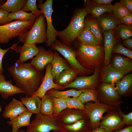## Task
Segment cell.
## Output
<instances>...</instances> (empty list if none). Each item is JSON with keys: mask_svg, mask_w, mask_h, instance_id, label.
Listing matches in <instances>:
<instances>
[{"mask_svg": "<svg viewBox=\"0 0 132 132\" xmlns=\"http://www.w3.org/2000/svg\"><path fill=\"white\" fill-rule=\"evenodd\" d=\"M77 38L81 44L96 46L100 44L89 28L85 25Z\"/></svg>", "mask_w": 132, "mask_h": 132, "instance_id": "obj_26", "label": "cell"}, {"mask_svg": "<svg viewBox=\"0 0 132 132\" xmlns=\"http://www.w3.org/2000/svg\"><path fill=\"white\" fill-rule=\"evenodd\" d=\"M9 13L7 11L0 9V26L5 25L13 22L8 17Z\"/></svg>", "mask_w": 132, "mask_h": 132, "instance_id": "obj_44", "label": "cell"}, {"mask_svg": "<svg viewBox=\"0 0 132 132\" xmlns=\"http://www.w3.org/2000/svg\"><path fill=\"white\" fill-rule=\"evenodd\" d=\"M112 132H132V125L127 126L123 129Z\"/></svg>", "mask_w": 132, "mask_h": 132, "instance_id": "obj_50", "label": "cell"}, {"mask_svg": "<svg viewBox=\"0 0 132 132\" xmlns=\"http://www.w3.org/2000/svg\"><path fill=\"white\" fill-rule=\"evenodd\" d=\"M119 114L121 117L124 123L127 126L132 125V112L127 114H124L121 111L119 106L117 108Z\"/></svg>", "mask_w": 132, "mask_h": 132, "instance_id": "obj_43", "label": "cell"}, {"mask_svg": "<svg viewBox=\"0 0 132 132\" xmlns=\"http://www.w3.org/2000/svg\"><path fill=\"white\" fill-rule=\"evenodd\" d=\"M27 0H8L0 5V9L13 13L21 10Z\"/></svg>", "mask_w": 132, "mask_h": 132, "instance_id": "obj_32", "label": "cell"}, {"mask_svg": "<svg viewBox=\"0 0 132 132\" xmlns=\"http://www.w3.org/2000/svg\"><path fill=\"white\" fill-rule=\"evenodd\" d=\"M8 17L12 21L16 20L21 21L27 22L35 20L36 17V16L32 13L28 12L22 10L15 12L9 13Z\"/></svg>", "mask_w": 132, "mask_h": 132, "instance_id": "obj_33", "label": "cell"}, {"mask_svg": "<svg viewBox=\"0 0 132 132\" xmlns=\"http://www.w3.org/2000/svg\"><path fill=\"white\" fill-rule=\"evenodd\" d=\"M21 10L26 12L30 11L36 17L42 13L37 7L36 0H27L25 5Z\"/></svg>", "mask_w": 132, "mask_h": 132, "instance_id": "obj_39", "label": "cell"}, {"mask_svg": "<svg viewBox=\"0 0 132 132\" xmlns=\"http://www.w3.org/2000/svg\"><path fill=\"white\" fill-rule=\"evenodd\" d=\"M18 132H26V131H25L24 130H19Z\"/></svg>", "mask_w": 132, "mask_h": 132, "instance_id": "obj_53", "label": "cell"}, {"mask_svg": "<svg viewBox=\"0 0 132 132\" xmlns=\"http://www.w3.org/2000/svg\"><path fill=\"white\" fill-rule=\"evenodd\" d=\"M97 92L98 100L101 103L117 108L123 102L114 84L102 83Z\"/></svg>", "mask_w": 132, "mask_h": 132, "instance_id": "obj_10", "label": "cell"}, {"mask_svg": "<svg viewBox=\"0 0 132 132\" xmlns=\"http://www.w3.org/2000/svg\"><path fill=\"white\" fill-rule=\"evenodd\" d=\"M52 65L51 74L54 80L63 71L71 67L56 52L54 53Z\"/></svg>", "mask_w": 132, "mask_h": 132, "instance_id": "obj_22", "label": "cell"}, {"mask_svg": "<svg viewBox=\"0 0 132 132\" xmlns=\"http://www.w3.org/2000/svg\"><path fill=\"white\" fill-rule=\"evenodd\" d=\"M117 110H110L101 120L99 127L108 132H112L123 128L125 125Z\"/></svg>", "mask_w": 132, "mask_h": 132, "instance_id": "obj_11", "label": "cell"}, {"mask_svg": "<svg viewBox=\"0 0 132 132\" xmlns=\"http://www.w3.org/2000/svg\"><path fill=\"white\" fill-rule=\"evenodd\" d=\"M62 129L66 132H90L92 130L87 116L73 124L62 125Z\"/></svg>", "mask_w": 132, "mask_h": 132, "instance_id": "obj_24", "label": "cell"}, {"mask_svg": "<svg viewBox=\"0 0 132 132\" xmlns=\"http://www.w3.org/2000/svg\"><path fill=\"white\" fill-rule=\"evenodd\" d=\"M84 105L92 129L99 127L104 113L110 110H118L116 107L101 103L98 100L94 103L87 102Z\"/></svg>", "mask_w": 132, "mask_h": 132, "instance_id": "obj_8", "label": "cell"}, {"mask_svg": "<svg viewBox=\"0 0 132 132\" xmlns=\"http://www.w3.org/2000/svg\"><path fill=\"white\" fill-rule=\"evenodd\" d=\"M3 1V0H0V4Z\"/></svg>", "mask_w": 132, "mask_h": 132, "instance_id": "obj_55", "label": "cell"}, {"mask_svg": "<svg viewBox=\"0 0 132 132\" xmlns=\"http://www.w3.org/2000/svg\"><path fill=\"white\" fill-rule=\"evenodd\" d=\"M84 8L88 13H89L97 18L106 12H112V5L99 4L91 0H85Z\"/></svg>", "mask_w": 132, "mask_h": 132, "instance_id": "obj_20", "label": "cell"}, {"mask_svg": "<svg viewBox=\"0 0 132 132\" xmlns=\"http://www.w3.org/2000/svg\"><path fill=\"white\" fill-rule=\"evenodd\" d=\"M120 2L131 13H132V0H121Z\"/></svg>", "mask_w": 132, "mask_h": 132, "instance_id": "obj_47", "label": "cell"}, {"mask_svg": "<svg viewBox=\"0 0 132 132\" xmlns=\"http://www.w3.org/2000/svg\"><path fill=\"white\" fill-rule=\"evenodd\" d=\"M54 103L53 115L55 116L64 109L67 108L65 99L53 97Z\"/></svg>", "mask_w": 132, "mask_h": 132, "instance_id": "obj_40", "label": "cell"}, {"mask_svg": "<svg viewBox=\"0 0 132 132\" xmlns=\"http://www.w3.org/2000/svg\"><path fill=\"white\" fill-rule=\"evenodd\" d=\"M93 2L96 3L105 5H110L113 0H93Z\"/></svg>", "mask_w": 132, "mask_h": 132, "instance_id": "obj_48", "label": "cell"}, {"mask_svg": "<svg viewBox=\"0 0 132 132\" xmlns=\"http://www.w3.org/2000/svg\"><path fill=\"white\" fill-rule=\"evenodd\" d=\"M54 103L53 97L45 94L41 98L40 112L50 116L53 115Z\"/></svg>", "mask_w": 132, "mask_h": 132, "instance_id": "obj_30", "label": "cell"}, {"mask_svg": "<svg viewBox=\"0 0 132 132\" xmlns=\"http://www.w3.org/2000/svg\"><path fill=\"white\" fill-rule=\"evenodd\" d=\"M22 93L23 92L13 84L11 80H6L4 75L0 74V94L2 98L6 99L10 96Z\"/></svg>", "mask_w": 132, "mask_h": 132, "instance_id": "obj_19", "label": "cell"}, {"mask_svg": "<svg viewBox=\"0 0 132 132\" xmlns=\"http://www.w3.org/2000/svg\"><path fill=\"white\" fill-rule=\"evenodd\" d=\"M120 22H121L128 26H131L132 25V13L122 18L120 20Z\"/></svg>", "mask_w": 132, "mask_h": 132, "instance_id": "obj_45", "label": "cell"}, {"mask_svg": "<svg viewBox=\"0 0 132 132\" xmlns=\"http://www.w3.org/2000/svg\"><path fill=\"white\" fill-rule=\"evenodd\" d=\"M83 89L77 90L72 88L68 90L61 91L55 89L49 90L45 94H49L56 98L65 99L70 97H77L82 92Z\"/></svg>", "mask_w": 132, "mask_h": 132, "instance_id": "obj_31", "label": "cell"}, {"mask_svg": "<svg viewBox=\"0 0 132 132\" xmlns=\"http://www.w3.org/2000/svg\"><path fill=\"white\" fill-rule=\"evenodd\" d=\"M112 12L113 18L118 20L131 13L123 5L118 2L112 5Z\"/></svg>", "mask_w": 132, "mask_h": 132, "instance_id": "obj_36", "label": "cell"}, {"mask_svg": "<svg viewBox=\"0 0 132 132\" xmlns=\"http://www.w3.org/2000/svg\"><path fill=\"white\" fill-rule=\"evenodd\" d=\"M90 132H108L104 129L99 127L92 129Z\"/></svg>", "mask_w": 132, "mask_h": 132, "instance_id": "obj_51", "label": "cell"}, {"mask_svg": "<svg viewBox=\"0 0 132 132\" xmlns=\"http://www.w3.org/2000/svg\"><path fill=\"white\" fill-rule=\"evenodd\" d=\"M52 68L51 63L48 64L45 66V72L42 82L37 90L33 96H37L41 98L50 89H55L59 90L65 89L64 87L59 85L54 82L51 74Z\"/></svg>", "mask_w": 132, "mask_h": 132, "instance_id": "obj_13", "label": "cell"}, {"mask_svg": "<svg viewBox=\"0 0 132 132\" xmlns=\"http://www.w3.org/2000/svg\"><path fill=\"white\" fill-rule=\"evenodd\" d=\"M123 75L109 64L103 68L100 81L102 83L115 84L120 80Z\"/></svg>", "mask_w": 132, "mask_h": 132, "instance_id": "obj_18", "label": "cell"}, {"mask_svg": "<svg viewBox=\"0 0 132 132\" xmlns=\"http://www.w3.org/2000/svg\"><path fill=\"white\" fill-rule=\"evenodd\" d=\"M42 13L36 18L29 31L19 37V42L29 44H41L46 40V24Z\"/></svg>", "mask_w": 132, "mask_h": 132, "instance_id": "obj_4", "label": "cell"}, {"mask_svg": "<svg viewBox=\"0 0 132 132\" xmlns=\"http://www.w3.org/2000/svg\"><path fill=\"white\" fill-rule=\"evenodd\" d=\"M65 99L66 101L67 108L86 111L84 104L76 97L72 98L68 97Z\"/></svg>", "mask_w": 132, "mask_h": 132, "instance_id": "obj_41", "label": "cell"}, {"mask_svg": "<svg viewBox=\"0 0 132 132\" xmlns=\"http://www.w3.org/2000/svg\"><path fill=\"white\" fill-rule=\"evenodd\" d=\"M18 42L13 44L11 46V49L17 53H19L20 56L16 63H24L28 60L33 59L38 54L39 49L35 44L24 43L22 46H17Z\"/></svg>", "mask_w": 132, "mask_h": 132, "instance_id": "obj_15", "label": "cell"}, {"mask_svg": "<svg viewBox=\"0 0 132 132\" xmlns=\"http://www.w3.org/2000/svg\"><path fill=\"white\" fill-rule=\"evenodd\" d=\"M115 33L119 38L125 40L132 36V27L126 25H121L116 28Z\"/></svg>", "mask_w": 132, "mask_h": 132, "instance_id": "obj_38", "label": "cell"}, {"mask_svg": "<svg viewBox=\"0 0 132 132\" xmlns=\"http://www.w3.org/2000/svg\"><path fill=\"white\" fill-rule=\"evenodd\" d=\"M20 99L29 112L36 114L40 112L41 99L39 97L36 96L30 97L25 96L20 97Z\"/></svg>", "mask_w": 132, "mask_h": 132, "instance_id": "obj_27", "label": "cell"}, {"mask_svg": "<svg viewBox=\"0 0 132 132\" xmlns=\"http://www.w3.org/2000/svg\"><path fill=\"white\" fill-rule=\"evenodd\" d=\"M104 38L105 57L104 64L106 66L110 64L112 50L115 44L116 40L111 30L105 32Z\"/></svg>", "mask_w": 132, "mask_h": 132, "instance_id": "obj_23", "label": "cell"}, {"mask_svg": "<svg viewBox=\"0 0 132 132\" xmlns=\"http://www.w3.org/2000/svg\"><path fill=\"white\" fill-rule=\"evenodd\" d=\"M2 111V108H1V106L0 105V112H1Z\"/></svg>", "mask_w": 132, "mask_h": 132, "instance_id": "obj_54", "label": "cell"}, {"mask_svg": "<svg viewBox=\"0 0 132 132\" xmlns=\"http://www.w3.org/2000/svg\"><path fill=\"white\" fill-rule=\"evenodd\" d=\"M11 49V46L6 49H2L0 47V74H3L4 72V69L2 65L3 57L6 53Z\"/></svg>", "mask_w": 132, "mask_h": 132, "instance_id": "obj_46", "label": "cell"}, {"mask_svg": "<svg viewBox=\"0 0 132 132\" xmlns=\"http://www.w3.org/2000/svg\"><path fill=\"white\" fill-rule=\"evenodd\" d=\"M85 25L87 26L101 44L103 40L101 30L97 22L93 19L87 18L84 20Z\"/></svg>", "mask_w": 132, "mask_h": 132, "instance_id": "obj_35", "label": "cell"}, {"mask_svg": "<svg viewBox=\"0 0 132 132\" xmlns=\"http://www.w3.org/2000/svg\"><path fill=\"white\" fill-rule=\"evenodd\" d=\"M55 116L62 125L71 124L86 117L85 111L67 108Z\"/></svg>", "mask_w": 132, "mask_h": 132, "instance_id": "obj_14", "label": "cell"}, {"mask_svg": "<svg viewBox=\"0 0 132 132\" xmlns=\"http://www.w3.org/2000/svg\"><path fill=\"white\" fill-rule=\"evenodd\" d=\"M26 111V108L21 101L13 98L5 106L2 116L4 118H9L11 120Z\"/></svg>", "mask_w": 132, "mask_h": 132, "instance_id": "obj_17", "label": "cell"}, {"mask_svg": "<svg viewBox=\"0 0 132 132\" xmlns=\"http://www.w3.org/2000/svg\"><path fill=\"white\" fill-rule=\"evenodd\" d=\"M129 58L117 56H115L111 64L112 66L124 75L132 71V61Z\"/></svg>", "mask_w": 132, "mask_h": 132, "instance_id": "obj_28", "label": "cell"}, {"mask_svg": "<svg viewBox=\"0 0 132 132\" xmlns=\"http://www.w3.org/2000/svg\"><path fill=\"white\" fill-rule=\"evenodd\" d=\"M78 75H80L79 71L71 67L63 71L54 81L56 84L64 87L73 82Z\"/></svg>", "mask_w": 132, "mask_h": 132, "instance_id": "obj_21", "label": "cell"}, {"mask_svg": "<svg viewBox=\"0 0 132 132\" xmlns=\"http://www.w3.org/2000/svg\"><path fill=\"white\" fill-rule=\"evenodd\" d=\"M51 49L61 54L65 58L70 67L75 68L80 72V75L85 76L92 73L93 71L83 67L77 61L75 51L70 46L56 40L51 46Z\"/></svg>", "mask_w": 132, "mask_h": 132, "instance_id": "obj_7", "label": "cell"}, {"mask_svg": "<svg viewBox=\"0 0 132 132\" xmlns=\"http://www.w3.org/2000/svg\"><path fill=\"white\" fill-rule=\"evenodd\" d=\"M124 44L127 47L131 49H132V39L129 38L125 40L123 42Z\"/></svg>", "mask_w": 132, "mask_h": 132, "instance_id": "obj_49", "label": "cell"}, {"mask_svg": "<svg viewBox=\"0 0 132 132\" xmlns=\"http://www.w3.org/2000/svg\"><path fill=\"white\" fill-rule=\"evenodd\" d=\"M75 51L77 59L85 68L93 71L104 62V48L99 45L90 46L80 44Z\"/></svg>", "mask_w": 132, "mask_h": 132, "instance_id": "obj_2", "label": "cell"}, {"mask_svg": "<svg viewBox=\"0 0 132 132\" xmlns=\"http://www.w3.org/2000/svg\"><path fill=\"white\" fill-rule=\"evenodd\" d=\"M38 6L44 14L46 21L47 25L46 46H51L56 40L57 31L54 28L52 19L53 9V0H47L43 3L42 1H39Z\"/></svg>", "mask_w": 132, "mask_h": 132, "instance_id": "obj_9", "label": "cell"}, {"mask_svg": "<svg viewBox=\"0 0 132 132\" xmlns=\"http://www.w3.org/2000/svg\"><path fill=\"white\" fill-rule=\"evenodd\" d=\"M112 52L122 54L131 59H132V51L125 48L121 44H115L113 48Z\"/></svg>", "mask_w": 132, "mask_h": 132, "instance_id": "obj_42", "label": "cell"}, {"mask_svg": "<svg viewBox=\"0 0 132 132\" xmlns=\"http://www.w3.org/2000/svg\"><path fill=\"white\" fill-rule=\"evenodd\" d=\"M88 13L85 8L75 10L68 26L63 30L57 31V36L63 43L70 46L77 38L85 25V19Z\"/></svg>", "mask_w": 132, "mask_h": 132, "instance_id": "obj_3", "label": "cell"}, {"mask_svg": "<svg viewBox=\"0 0 132 132\" xmlns=\"http://www.w3.org/2000/svg\"><path fill=\"white\" fill-rule=\"evenodd\" d=\"M7 70L13 78L15 86L28 97L32 96L37 90L44 75L30 63H16Z\"/></svg>", "mask_w": 132, "mask_h": 132, "instance_id": "obj_1", "label": "cell"}, {"mask_svg": "<svg viewBox=\"0 0 132 132\" xmlns=\"http://www.w3.org/2000/svg\"><path fill=\"white\" fill-rule=\"evenodd\" d=\"M32 114L27 111L20 114L18 116L7 123L12 126L11 132H18L19 129L24 126H28L30 123V119Z\"/></svg>", "mask_w": 132, "mask_h": 132, "instance_id": "obj_25", "label": "cell"}, {"mask_svg": "<svg viewBox=\"0 0 132 132\" xmlns=\"http://www.w3.org/2000/svg\"><path fill=\"white\" fill-rule=\"evenodd\" d=\"M119 21L110 16L103 17L100 21V26L102 31L105 32L114 29L119 22Z\"/></svg>", "mask_w": 132, "mask_h": 132, "instance_id": "obj_37", "label": "cell"}, {"mask_svg": "<svg viewBox=\"0 0 132 132\" xmlns=\"http://www.w3.org/2000/svg\"><path fill=\"white\" fill-rule=\"evenodd\" d=\"M35 20L27 22L17 20L0 26V44L7 43L11 38L22 35L31 28Z\"/></svg>", "mask_w": 132, "mask_h": 132, "instance_id": "obj_6", "label": "cell"}, {"mask_svg": "<svg viewBox=\"0 0 132 132\" xmlns=\"http://www.w3.org/2000/svg\"><path fill=\"white\" fill-rule=\"evenodd\" d=\"M76 97L83 104L90 101L95 102L98 101L97 90L94 89H84L80 95Z\"/></svg>", "mask_w": 132, "mask_h": 132, "instance_id": "obj_34", "label": "cell"}, {"mask_svg": "<svg viewBox=\"0 0 132 132\" xmlns=\"http://www.w3.org/2000/svg\"><path fill=\"white\" fill-rule=\"evenodd\" d=\"M99 68L95 69L91 76L77 77L73 82L64 86L65 88H73L79 90L88 88L95 89L98 85Z\"/></svg>", "mask_w": 132, "mask_h": 132, "instance_id": "obj_12", "label": "cell"}, {"mask_svg": "<svg viewBox=\"0 0 132 132\" xmlns=\"http://www.w3.org/2000/svg\"><path fill=\"white\" fill-rule=\"evenodd\" d=\"M115 88L120 95L126 94L131 90L132 85V74L123 76L120 80L115 84Z\"/></svg>", "mask_w": 132, "mask_h": 132, "instance_id": "obj_29", "label": "cell"}, {"mask_svg": "<svg viewBox=\"0 0 132 132\" xmlns=\"http://www.w3.org/2000/svg\"><path fill=\"white\" fill-rule=\"evenodd\" d=\"M38 47L39 51L38 54L30 63L37 70L42 71L48 64L51 63L54 53L50 49L46 50L43 47Z\"/></svg>", "mask_w": 132, "mask_h": 132, "instance_id": "obj_16", "label": "cell"}, {"mask_svg": "<svg viewBox=\"0 0 132 132\" xmlns=\"http://www.w3.org/2000/svg\"><path fill=\"white\" fill-rule=\"evenodd\" d=\"M53 132H66L62 129L54 131Z\"/></svg>", "mask_w": 132, "mask_h": 132, "instance_id": "obj_52", "label": "cell"}, {"mask_svg": "<svg viewBox=\"0 0 132 132\" xmlns=\"http://www.w3.org/2000/svg\"><path fill=\"white\" fill-rule=\"evenodd\" d=\"M62 126L54 115L50 116L40 112L30 122L26 132H50L61 129Z\"/></svg>", "mask_w": 132, "mask_h": 132, "instance_id": "obj_5", "label": "cell"}]
</instances>
